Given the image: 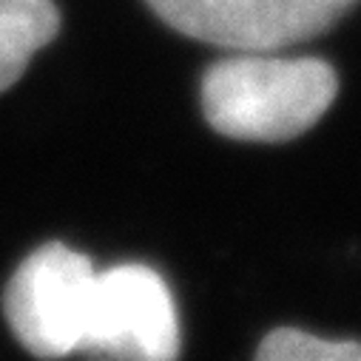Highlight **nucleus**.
<instances>
[{
  "label": "nucleus",
  "mask_w": 361,
  "mask_h": 361,
  "mask_svg": "<svg viewBox=\"0 0 361 361\" xmlns=\"http://www.w3.org/2000/svg\"><path fill=\"white\" fill-rule=\"evenodd\" d=\"M338 94L336 68L319 57L239 51L202 77L208 126L242 142H288L310 131Z\"/></svg>",
  "instance_id": "f257e3e1"
},
{
  "label": "nucleus",
  "mask_w": 361,
  "mask_h": 361,
  "mask_svg": "<svg viewBox=\"0 0 361 361\" xmlns=\"http://www.w3.org/2000/svg\"><path fill=\"white\" fill-rule=\"evenodd\" d=\"M97 270L92 259L63 242L32 250L4 290V316L37 358H66L80 353Z\"/></svg>",
  "instance_id": "f03ea898"
},
{
  "label": "nucleus",
  "mask_w": 361,
  "mask_h": 361,
  "mask_svg": "<svg viewBox=\"0 0 361 361\" xmlns=\"http://www.w3.org/2000/svg\"><path fill=\"white\" fill-rule=\"evenodd\" d=\"M179 316L165 279L148 264L97 270L80 353L100 361H176Z\"/></svg>",
  "instance_id": "7ed1b4c3"
},
{
  "label": "nucleus",
  "mask_w": 361,
  "mask_h": 361,
  "mask_svg": "<svg viewBox=\"0 0 361 361\" xmlns=\"http://www.w3.org/2000/svg\"><path fill=\"white\" fill-rule=\"evenodd\" d=\"M173 32L228 49L276 51L336 26L358 0H145Z\"/></svg>",
  "instance_id": "20e7f679"
},
{
  "label": "nucleus",
  "mask_w": 361,
  "mask_h": 361,
  "mask_svg": "<svg viewBox=\"0 0 361 361\" xmlns=\"http://www.w3.org/2000/svg\"><path fill=\"white\" fill-rule=\"evenodd\" d=\"M60 32L54 0H0V94L12 88L35 51Z\"/></svg>",
  "instance_id": "39448f33"
},
{
  "label": "nucleus",
  "mask_w": 361,
  "mask_h": 361,
  "mask_svg": "<svg viewBox=\"0 0 361 361\" xmlns=\"http://www.w3.org/2000/svg\"><path fill=\"white\" fill-rule=\"evenodd\" d=\"M253 361H361V341H330L279 327L262 338Z\"/></svg>",
  "instance_id": "423d86ee"
}]
</instances>
